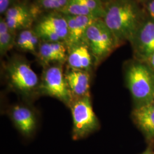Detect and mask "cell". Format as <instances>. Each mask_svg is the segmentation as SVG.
Here are the masks:
<instances>
[{
  "mask_svg": "<svg viewBox=\"0 0 154 154\" xmlns=\"http://www.w3.org/2000/svg\"><path fill=\"white\" fill-rule=\"evenodd\" d=\"M16 32L11 30L4 17L0 19V54L4 56L15 46Z\"/></svg>",
  "mask_w": 154,
  "mask_h": 154,
  "instance_id": "17",
  "label": "cell"
},
{
  "mask_svg": "<svg viewBox=\"0 0 154 154\" xmlns=\"http://www.w3.org/2000/svg\"><path fill=\"white\" fill-rule=\"evenodd\" d=\"M8 88L26 100L40 95V78L25 58L13 56L6 62L4 68Z\"/></svg>",
  "mask_w": 154,
  "mask_h": 154,
  "instance_id": "2",
  "label": "cell"
},
{
  "mask_svg": "<svg viewBox=\"0 0 154 154\" xmlns=\"http://www.w3.org/2000/svg\"><path fill=\"white\" fill-rule=\"evenodd\" d=\"M41 41L65 42L67 22L65 14L58 11L41 17L34 28Z\"/></svg>",
  "mask_w": 154,
  "mask_h": 154,
  "instance_id": "7",
  "label": "cell"
},
{
  "mask_svg": "<svg viewBox=\"0 0 154 154\" xmlns=\"http://www.w3.org/2000/svg\"><path fill=\"white\" fill-rule=\"evenodd\" d=\"M144 62H146L149 66L151 67V68L153 70V71L154 72V54L151 55L149 58L147 59V60Z\"/></svg>",
  "mask_w": 154,
  "mask_h": 154,
  "instance_id": "23",
  "label": "cell"
},
{
  "mask_svg": "<svg viewBox=\"0 0 154 154\" xmlns=\"http://www.w3.org/2000/svg\"><path fill=\"white\" fill-rule=\"evenodd\" d=\"M66 62L69 68L90 72L95 66L93 57L86 42L67 49Z\"/></svg>",
  "mask_w": 154,
  "mask_h": 154,
  "instance_id": "13",
  "label": "cell"
},
{
  "mask_svg": "<svg viewBox=\"0 0 154 154\" xmlns=\"http://www.w3.org/2000/svg\"><path fill=\"white\" fill-rule=\"evenodd\" d=\"M127 88L135 103V107L149 104L154 98V72L144 62H132L125 69Z\"/></svg>",
  "mask_w": 154,
  "mask_h": 154,
  "instance_id": "3",
  "label": "cell"
},
{
  "mask_svg": "<svg viewBox=\"0 0 154 154\" xmlns=\"http://www.w3.org/2000/svg\"><path fill=\"white\" fill-rule=\"evenodd\" d=\"M36 56L44 67L53 64L63 65L67 61V48L63 42L41 41Z\"/></svg>",
  "mask_w": 154,
  "mask_h": 154,
  "instance_id": "12",
  "label": "cell"
},
{
  "mask_svg": "<svg viewBox=\"0 0 154 154\" xmlns=\"http://www.w3.org/2000/svg\"><path fill=\"white\" fill-rule=\"evenodd\" d=\"M117 44L131 41L139 28V13L131 0H115L105 7L102 18Z\"/></svg>",
  "mask_w": 154,
  "mask_h": 154,
  "instance_id": "1",
  "label": "cell"
},
{
  "mask_svg": "<svg viewBox=\"0 0 154 154\" xmlns=\"http://www.w3.org/2000/svg\"><path fill=\"white\" fill-rule=\"evenodd\" d=\"M132 118L137 126L149 140L154 139V103L135 107Z\"/></svg>",
  "mask_w": 154,
  "mask_h": 154,
  "instance_id": "15",
  "label": "cell"
},
{
  "mask_svg": "<svg viewBox=\"0 0 154 154\" xmlns=\"http://www.w3.org/2000/svg\"><path fill=\"white\" fill-rule=\"evenodd\" d=\"M60 13L66 15L94 17L88 8L85 5L81 0H69L67 4Z\"/></svg>",
  "mask_w": 154,
  "mask_h": 154,
  "instance_id": "18",
  "label": "cell"
},
{
  "mask_svg": "<svg viewBox=\"0 0 154 154\" xmlns=\"http://www.w3.org/2000/svg\"><path fill=\"white\" fill-rule=\"evenodd\" d=\"M153 102H154V100H153Z\"/></svg>",
  "mask_w": 154,
  "mask_h": 154,
  "instance_id": "25",
  "label": "cell"
},
{
  "mask_svg": "<svg viewBox=\"0 0 154 154\" xmlns=\"http://www.w3.org/2000/svg\"><path fill=\"white\" fill-rule=\"evenodd\" d=\"M8 114L17 129L26 137L32 135L37 126V117L30 105L18 103L9 109Z\"/></svg>",
  "mask_w": 154,
  "mask_h": 154,
  "instance_id": "9",
  "label": "cell"
},
{
  "mask_svg": "<svg viewBox=\"0 0 154 154\" xmlns=\"http://www.w3.org/2000/svg\"><path fill=\"white\" fill-rule=\"evenodd\" d=\"M147 9L149 11L151 16L152 17L154 20V0L151 1L149 3L147 6Z\"/></svg>",
  "mask_w": 154,
  "mask_h": 154,
  "instance_id": "22",
  "label": "cell"
},
{
  "mask_svg": "<svg viewBox=\"0 0 154 154\" xmlns=\"http://www.w3.org/2000/svg\"><path fill=\"white\" fill-rule=\"evenodd\" d=\"M69 107L72 118L74 139L85 138L99 129V120L94 111L90 95L74 98Z\"/></svg>",
  "mask_w": 154,
  "mask_h": 154,
  "instance_id": "5",
  "label": "cell"
},
{
  "mask_svg": "<svg viewBox=\"0 0 154 154\" xmlns=\"http://www.w3.org/2000/svg\"><path fill=\"white\" fill-rule=\"evenodd\" d=\"M41 40L34 29H28L20 31L17 34L16 45L18 49L37 55Z\"/></svg>",
  "mask_w": 154,
  "mask_h": 154,
  "instance_id": "16",
  "label": "cell"
},
{
  "mask_svg": "<svg viewBox=\"0 0 154 154\" xmlns=\"http://www.w3.org/2000/svg\"><path fill=\"white\" fill-rule=\"evenodd\" d=\"M154 154V152L152 151V150L150 147H149L148 149H147L143 154Z\"/></svg>",
  "mask_w": 154,
  "mask_h": 154,
  "instance_id": "24",
  "label": "cell"
},
{
  "mask_svg": "<svg viewBox=\"0 0 154 154\" xmlns=\"http://www.w3.org/2000/svg\"><path fill=\"white\" fill-rule=\"evenodd\" d=\"M65 76L74 99L90 95V72L67 67V70L65 72Z\"/></svg>",
  "mask_w": 154,
  "mask_h": 154,
  "instance_id": "14",
  "label": "cell"
},
{
  "mask_svg": "<svg viewBox=\"0 0 154 154\" xmlns=\"http://www.w3.org/2000/svg\"><path fill=\"white\" fill-rule=\"evenodd\" d=\"M69 0H38L39 9L51 11H60L66 6Z\"/></svg>",
  "mask_w": 154,
  "mask_h": 154,
  "instance_id": "19",
  "label": "cell"
},
{
  "mask_svg": "<svg viewBox=\"0 0 154 154\" xmlns=\"http://www.w3.org/2000/svg\"><path fill=\"white\" fill-rule=\"evenodd\" d=\"M85 41L93 57L95 66L106 58L118 46L102 18H97L88 28Z\"/></svg>",
  "mask_w": 154,
  "mask_h": 154,
  "instance_id": "4",
  "label": "cell"
},
{
  "mask_svg": "<svg viewBox=\"0 0 154 154\" xmlns=\"http://www.w3.org/2000/svg\"><path fill=\"white\" fill-rule=\"evenodd\" d=\"M135 51L143 61L154 54V22L148 21L138 29L131 41Z\"/></svg>",
  "mask_w": 154,
  "mask_h": 154,
  "instance_id": "10",
  "label": "cell"
},
{
  "mask_svg": "<svg viewBox=\"0 0 154 154\" xmlns=\"http://www.w3.org/2000/svg\"><path fill=\"white\" fill-rule=\"evenodd\" d=\"M85 4L93 16L95 18H102L105 14V7L100 0H81Z\"/></svg>",
  "mask_w": 154,
  "mask_h": 154,
  "instance_id": "20",
  "label": "cell"
},
{
  "mask_svg": "<svg viewBox=\"0 0 154 154\" xmlns=\"http://www.w3.org/2000/svg\"><path fill=\"white\" fill-rule=\"evenodd\" d=\"M38 10L37 6L33 8L25 4H16L7 11L4 14V18L9 28L16 32L30 29Z\"/></svg>",
  "mask_w": 154,
  "mask_h": 154,
  "instance_id": "8",
  "label": "cell"
},
{
  "mask_svg": "<svg viewBox=\"0 0 154 154\" xmlns=\"http://www.w3.org/2000/svg\"><path fill=\"white\" fill-rule=\"evenodd\" d=\"M62 64L44 67L40 78L39 94L54 98L70 107L74 98L69 88Z\"/></svg>",
  "mask_w": 154,
  "mask_h": 154,
  "instance_id": "6",
  "label": "cell"
},
{
  "mask_svg": "<svg viewBox=\"0 0 154 154\" xmlns=\"http://www.w3.org/2000/svg\"><path fill=\"white\" fill-rule=\"evenodd\" d=\"M65 16L67 22V36L65 43L69 49L77 45L85 42L86 30L90 25L97 18L83 16L66 14Z\"/></svg>",
  "mask_w": 154,
  "mask_h": 154,
  "instance_id": "11",
  "label": "cell"
},
{
  "mask_svg": "<svg viewBox=\"0 0 154 154\" xmlns=\"http://www.w3.org/2000/svg\"><path fill=\"white\" fill-rule=\"evenodd\" d=\"M14 0H0V13L5 14L7 11L13 5Z\"/></svg>",
  "mask_w": 154,
  "mask_h": 154,
  "instance_id": "21",
  "label": "cell"
}]
</instances>
